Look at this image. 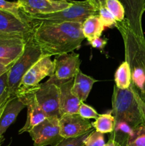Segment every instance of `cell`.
I'll list each match as a JSON object with an SVG mask.
<instances>
[{
  "label": "cell",
  "instance_id": "cell-1",
  "mask_svg": "<svg viewBox=\"0 0 145 146\" xmlns=\"http://www.w3.org/2000/svg\"><path fill=\"white\" fill-rule=\"evenodd\" d=\"M34 26L31 40L39 47L44 56L72 52L85 39L80 22L40 23Z\"/></svg>",
  "mask_w": 145,
  "mask_h": 146
},
{
  "label": "cell",
  "instance_id": "cell-2",
  "mask_svg": "<svg viewBox=\"0 0 145 146\" xmlns=\"http://www.w3.org/2000/svg\"><path fill=\"white\" fill-rule=\"evenodd\" d=\"M112 108L111 111L115 118V125L125 123L133 129L144 123L140 110L134 96L132 84L127 89H119L114 86Z\"/></svg>",
  "mask_w": 145,
  "mask_h": 146
},
{
  "label": "cell",
  "instance_id": "cell-3",
  "mask_svg": "<svg viewBox=\"0 0 145 146\" xmlns=\"http://www.w3.org/2000/svg\"><path fill=\"white\" fill-rule=\"evenodd\" d=\"M98 14V10L90 0L72 1V5L57 12L36 16H26L34 25L40 23L80 22L82 23L90 16Z\"/></svg>",
  "mask_w": 145,
  "mask_h": 146
},
{
  "label": "cell",
  "instance_id": "cell-4",
  "mask_svg": "<svg viewBox=\"0 0 145 146\" xmlns=\"http://www.w3.org/2000/svg\"><path fill=\"white\" fill-rule=\"evenodd\" d=\"M43 56L39 47L31 39L28 40L22 55L8 71V85L11 98L16 96L23 77L27 71Z\"/></svg>",
  "mask_w": 145,
  "mask_h": 146
},
{
  "label": "cell",
  "instance_id": "cell-5",
  "mask_svg": "<svg viewBox=\"0 0 145 146\" xmlns=\"http://www.w3.org/2000/svg\"><path fill=\"white\" fill-rule=\"evenodd\" d=\"M31 90L47 118L61 117L59 88L51 78L45 83L40 84L38 86Z\"/></svg>",
  "mask_w": 145,
  "mask_h": 146
},
{
  "label": "cell",
  "instance_id": "cell-6",
  "mask_svg": "<svg viewBox=\"0 0 145 146\" xmlns=\"http://www.w3.org/2000/svg\"><path fill=\"white\" fill-rule=\"evenodd\" d=\"M117 27L123 38L125 47V61L129 66H138L145 72V39L137 37L122 23H117Z\"/></svg>",
  "mask_w": 145,
  "mask_h": 146
},
{
  "label": "cell",
  "instance_id": "cell-7",
  "mask_svg": "<svg viewBox=\"0 0 145 146\" xmlns=\"http://www.w3.org/2000/svg\"><path fill=\"white\" fill-rule=\"evenodd\" d=\"M59 118H46L28 132L34 146H53L64 139L60 135Z\"/></svg>",
  "mask_w": 145,
  "mask_h": 146
},
{
  "label": "cell",
  "instance_id": "cell-8",
  "mask_svg": "<svg viewBox=\"0 0 145 146\" xmlns=\"http://www.w3.org/2000/svg\"><path fill=\"white\" fill-rule=\"evenodd\" d=\"M54 74V63L51 57L40 58L23 77L18 92L28 91L36 88L45 77H51Z\"/></svg>",
  "mask_w": 145,
  "mask_h": 146
},
{
  "label": "cell",
  "instance_id": "cell-9",
  "mask_svg": "<svg viewBox=\"0 0 145 146\" xmlns=\"http://www.w3.org/2000/svg\"><path fill=\"white\" fill-rule=\"evenodd\" d=\"M26 16H36L57 12L72 5L69 0H16Z\"/></svg>",
  "mask_w": 145,
  "mask_h": 146
},
{
  "label": "cell",
  "instance_id": "cell-10",
  "mask_svg": "<svg viewBox=\"0 0 145 146\" xmlns=\"http://www.w3.org/2000/svg\"><path fill=\"white\" fill-rule=\"evenodd\" d=\"M34 27L33 23L20 19L8 11L0 10V34L18 36L30 40Z\"/></svg>",
  "mask_w": 145,
  "mask_h": 146
},
{
  "label": "cell",
  "instance_id": "cell-11",
  "mask_svg": "<svg viewBox=\"0 0 145 146\" xmlns=\"http://www.w3.org/2000/svg\"><path fill=\"white\" fill-rule=\"evenodd\" d=\"M28 41L18 36L0 34V64L12 66L22 55Z\"/></svg>",
  "mask_w": 145,
  "mask_h": 146
},
{
  "label": "cell",
  "instance_id": "cell-12",
  "mask_svg": "<svg viewBox=\"0 0 145 146\" xmlns=\"http://www.w3.org/2000/svg\"><path fill=\"white\" fill-rule=\"evenodd\" d=\"M60 135L63 138L82 136L93 131L92 123L78 113L63 114L59 118Z\"/></svg>",
  "mask_w": 145,
  "mask_h": 146
},
{
  "label": "cell",
  "instance_id": "cell-13",
  "mask_svg": "<svg viewBox=\"0 0 145 146\" xmlns=\"http://www.w3.org/2000/svg\"><path fill=\"white\" fill-rule=\"evenodd\" d=\"M53 63L54 74L50 77L53 81H65L72 79L80 71V55L74 51L57 56Z\"/></svg>",
  "mask_w": 145,
  "mask_h": 146
},
{
  "label": "cell",
  "instance_id": "cell-14",
  "mask_svg": "<svg viewBox=\"0 0 145 146\" xmlns=\"http://www.w3.org/2000/svg\"><path fill=\"white\" fill-rule=\"evenodd\" d=\"M16 96L19 97L27 107L26 120L24 126L18 131V134L28 133L34 127L44 121L47 116L38 105L31 90L18 92Z\"/></svg>",
  "mask_w": 145,
  "mask_h": 146
},
{
  "label": "cell",
  "instance_id": "cell-15",
  "mask_svg": "<svg viewBox=\"0 0 145 146\" xmlns=\"http://www.w3.org/2000/svg\"><path fill=\"white\" fill-rule=\"evenodd\" d=\"M125 9V19L123 21L135 36L144 38L142 30V19L144 12L145 0H119Z\"/></svg>",
  "mask_w": 145,
  "mask_h": 146
},
{
  "label": "cell",
  "instance_id": "cell-16",
  "mask_svg": "<svg viewBox=\"0 0 145 146\" xmlns=\"http://www.w3.org/2000/svg\"><path fill=\"white\" fill-rule=\"evenodd\" d=\"M73 81L74 78L65 81H53L59 88V109L61 115L63 114L78 113L79 107L82 103L72 91Z\"/></svg>",
  "mask_w": 145,
  "mask_h": 146
},
{
  "label": "cell",
  "instance_id": "cell-17",
  "mask_svg": "<svg viewBox=\"0 0 145 146\" xmlns=\"http://www.w3.org/2000/svg\"><path fill=\"white\" fill-rule=\"evenodd\" d=\"M25 107V104L19 97L14 96L9 99L0 117V138L4 136V133L14 123Z\"/></svg>",
  "mask_w": 145,
  "mask_h": 146
},
{
  "label": "cell",
  "instance_id": "cell-18",
  "mask_svg": "<svg viewBox=\"0 0 145 146\" xmlns=\"http://www.w3.org/2000/svg\"><path fill=\"white\" fill-rule=\"evenodd\" d=\"M97 80L90 76L83 74L80 70L74 78L72 91L81 102H85L88 98L94 84Z\"/></svg>",
  "mask_w": 145,
  "mask_h": 146
},
{
  "label": "cell",
  "instance_id": "cell-19",
  "mask_svg": "<svg viewBox=\"0 0 145 146\" xmlns=\"http://www.w3.org/2000/svg\"><path fill=\"white\" fill-rule=\"evenodd\" d=\"M104 29L105 27L98 14L90 16L82 23V34L88 41L101 37Z\"/></svg>",
  "mask_w": 145,
  "mask_h": 146
},
{
  "label": "cell",
  "instance_id": "cell-20",
  "mask_svg": "<svg viewBox=\"0 0 145 146\" xmlns=\"http://www.w3.org/2000/svg\"><path fill=\"white\" fill-rule=\"evenodd\" d=\"M115 86L119 89H127L132 84V70L129 63L123 61L115 73Z\"/></svg>",
  "mask_w": 145,
  "mask_h": 146
},
{
  "label": "cell",
  "instance_id": "cell-21",
  "mask_svg": "<svg viewBox=\"0 0 145 146\" xmlns=\"http://www.w3.org/2000/svg\"><path fill=\"white\" fill-rule=\"evenodd\" d=\"M92 125L95 131L105 133H112L115 128V121L112 111L104 114H100L98 118L95 119Z\"/></svg>",
  "mask_w": 145,
  "mask_h": 146
},
{
  "label": "cell",
  "instance_id": "cell-22",
  "mask_svg": "<svg viewBox=\"0 0 145 146\" xmlns=\"http://www.w3.org/2000/svg\"><path fill=\"white\" fill-rule=\"evenodd\" d=\"M125 146H145V123L140 124L132 129Z\"/></svg>",
  "mask_w": 145,
  "mask_h": 146
},
{
  "label": "cell",
  "instance_id": "cell-23",
  "mask_svg": "<svg viewBox=\"0 0 145 146\" xmlns=\"http://www.w3.org/2000/svg\"><path fill=\"white\" fill-rule=\"evenodd\" d=\"M105 6L112 14L117 23H122L125 19V9L119 0H107Z\"/></svg>",
  "mask_w": 145,
  "mask_h": 146
},
{
  "label": "cell",
  "instance_id": "cell-24",
  "mask_svg": "<svg viewBox=\"0 0 145 146\" xmlns=\"http://www.w3.org/2000/svg\"><path fill=\"white\" fill-rule=\"evenodd\" d=\"M0 10L11 13L20 19L30 21L28 17L21 11L17 1H9L7 0H0ZM31 22V21H30Z\"/></svg>",
  "mask_w": 145,
  "mask_h": 146
},
{
  "label": "cell",
  "instance_id": "cell-25",
  "mask_svg": "<svg viewBox=\"0 0 145 146\" xmlns=\"http://www.w3.org/2000/svg\"><path fill=\"white\" fill-rule=\"evenodd\" d=\"M98 14L105 27L112 28L117 26V22L105 5L101 6L98 9Z\"/></svg>",
  "mask_w": 145,
  "mask_h": 146
},
{
  "label": "cell",
  "instance_id": "cell-26",
  "mask_svg": "<svg viewBox=\"0 0 145 146\" xmlns=\"http://www.w3.org/2000/svg\"><path fill=\"white\" fill-rule=\"evenodd\" d=\"M11 98L8 85V72L0 76V108Z\"/></svg>",
  "mask_w": 145,
  "mask_h": 146
},
{
  "label": "cell",
  "instance_id": "cell-27",
  "mask_svg": "<svg viewBox=\"0 0 145 146\" xmlns=\"http://www.w3.org/2000/svg\"><path fill=\"white\" fill-rule=\"evenodd\" d=\"M78 113L82 118L86 120L89 119H97L100 114L97 112L95 109H94L92 106L85 104L84 102L81 103L80 106L78 109Z\"/></svg>",
  "mask_w": 145,
  "mask_h": 146
},
{
  "label": "cell",
  "instance_id": "cell-28",
  "mask_svg": "<svg viewBox=\"0 0 145 146\" xmlns=\"http://www.w3.org/2000/svg\"><path fill=\"white\" fill-rule=\"evenodd\" d=\"M105 144L104 135L96 131H92L85 141V146H104Z\"/></svg>",
  "mask_w": 145,
  "mask_h": 146
},
{
  "label": "cell",
  "instance_id": "cell-29",
  "mask_svg": "<svg viewBox=\"0 0 145 146\" xmlns=\"http://www.w3.org/2000/svg\"><path fill=\"white\" fill-rule=\"evenodd\" d=\"M91 133V132H90ZM90 133L74 138H64L53 146H85V141Z\"/></svg>",
  "mask_w": 145,
  "mask_h": 146
},
{
  "label": "cell",
  "instance_id": "cell-30",
  "mask_svg": "<svg viewBox=\"0 0 145 146\" xmlns=\"http://www.w3.org/2000/svg\"><path fill=\"white\" fill-rule=\"evenodd\" d=\"M132 90H133L134 96L135 99H136V102H137L138 106H139V110H140L141 114H142V118H143V121H144V123H145V101L142 99V98L140 96L139 93H138L137 90L135 88V87L132 84Z\"/></svg>",
  "mask_w": 145,
  "mask_h": 146
},
{
  "label": "cell",
  "instance_id": "cell-31",
  "mask_svg": "<svg viewBox=\"0 0 145 146\" xmlns=\"http://www.w3.org/2000/svg\"><path fill=\"white\" fill-rule=\"evenodd\" d=\"M88 43L90 44L91 46L97 48V49L100 50L102 51L106 46L107 44V40L101 38V37H98V38H93L90 41H88Z\"/></svg>",
  "mask_w": 145,
  "mask_h": 146
},
{
  "label": "cell",
  "instance_id": "cell-32",
  "mask_svg": "<svg viewBox=\"0 0 145 146\" xmlns=\"http://www.w3.org/2000/svg\"><path fill=\"white\" fill-rule=\"evenodd\" d=\"M107 0H91L90 1L92 4L94 5V7L97 9V10L98 11V9L101 7V6L105 5V1Z\"/></svg>",
  "mask_w": 145,
  "mask_h": 146
},
{
  "label": "cell",
  "instance_id": "cell-33",
  "mask_svg": "<svg viewBox=\"0 0 145 146\" xmlns=\"http://www.w3.org/2000/svg\"><path fill=\"white\" fill-rule=\"evenodd\" d=\"M13 66V65H12ZM12 66H5L4 64H0V76L5 73L8 72L9 70L11 68Z\"/></svg>",
  "mask_w": 145,
  "mask_h": 146
},
{
  "label": "cell",
  "instance_id": "cell-34",
  "mask_svg": "<svg viewBox=\"0 0 145 146\" xmlns=\"http://www.w3.org/2000/svg\"><path fill=\"white\" fill-rule=\"evenodd\" d=\"M104 146H119V145H118V144L117 143L115 142L113 139H112V138H109L108 142L107 143H105Z\"/></svg>",
  "mask_w": 145,
  "mask_h": 146
},
{
  "label": "cell",
  "instance_id": "cell-35",
  "mask_svg": "<svg viewBox=\"0 0 145 146\" xmlns=\"http://www.w3.org/2000/svg\"><path fill=\"white\" fill-rule=\"evenodd\" d=\"M4 141H5V138H4V136H2L1 138H0V146H3L2 145H3V143H4ZM11 142H10L9 143L7 144V145H4V146H11Z\"/></svg>",
  "mask_w": 145,
  "mask_h": 146
},
{
  "label": "cell",
  "instance_id": "cell-36",
  "mask_svg": "<svg viewBox=\"0 0 145 146\" xmlns=\"http://www.w3.org/2000/svg\"><path fill=\"white\" fill-rule=\"evenodd\" d=\"M5 105H6V104H5ZM5 105H4V106H2L1 108H0V117H1V113H2L3 111H4V106H5Z\"/></svg>",
  "mask_w": 145,
  "mask_h": 146
},
{
  "label": "cell",
  "instance_id": "cell-37",
  "mask_svg": "<svg viewBox=\"0 0 145 146\" xmlns=\"http://www.w3.org/2000/svg\"><path fill=\"white\" fill-rule=\"evenodd\" d=\"M144 11H145V4H144Z\"/></svg>",
  "mask_w": 145,
  "mask_h": 146
},
{
  "label": "cell",
  "instance_id": "cell-38",
  "mask_svg": "<svg viewBox=\"0 0 145 146\" xmlns=\"http://www.w3.org/2000/svg\"><path fill=\"white\" fill-rule=\"evenodd\" d=\"M90 1H91V0H90Z\"/></svg>",
  "mask_w": 145,
  "mask_h": 146
}]
</instances>
